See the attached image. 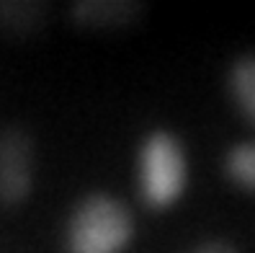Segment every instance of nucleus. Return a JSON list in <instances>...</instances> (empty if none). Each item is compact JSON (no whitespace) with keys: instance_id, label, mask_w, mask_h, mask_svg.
Segmentation results:
<instances>
[{"instance_id":"5","label":"nucleus","mask_w":255,"mask_h":253,"mask_svg":"<svg viewBox=\"0 0 255 253\" xmlns=\"http://www.w3.org/2000/svg\"><path fill=\"white\" fill-rule=\"evenodd\" d=\"M230 91L243 114L255 122V54L237 59L230 72Z\"/></svg>"},{"instance_id":"1","label":"nucleus","mask_w":255,"mask_h":253,"mask_svg":"<svg viewBox=\"0 0 255 253\" xmlns=\"http://www.w3.org/2000/svg\"><path fill=\"white\" fill-rule=\"evenodd\" d=\"M131 217L122 202L96 194L72 215L67 248L70 253H122L131 241Z\"/></svg>"},{"instance_id":"2","label":"nucleus","mask_w":255,"mask_h":253,"mask_svg":"<svg viewBox=\"0 0 255 253\" xmlns=\"http://www.w3.org/2000/svg\"><path fill=\"white\" fill-rule=\"evenodd\" d=\"M139 186L147 204L165 210L181 199L186 189V155L170 132H155L139 153Z\"/></svg>"},{"instance_id":"8","label":"nucleus","mask_w":255,"mask_h":253,"mask_svg":"<svg viewBox=\"0 0 255 253\" xmlns=\"http://www.w3.org/2000/svg\"><path fill=\"white\" fill-rule=\"evenodd\" d=\"M196 253H235L232 248H227V246H219V243H214V246H204L201 251H196Z\"/></svg>"},{"instance_id":"7","label":"nucleus","mask_w":255,"mask_h":253,"mask_svg":"<svg viewBox=\"0 0 255 253\" xmlns=\"http://www.w3.org/2000/svg\"><path fill=\"white\" fill-rule=\"evenodd\" d=\"M227 176L235 184L255 191V142H243L227 155Z\"/></svg>"},{"instance_id":"3","label":"nucleus","mask_w":255,"mask_h":253,"mask_svg":"<svg viewBox=\"0 0 255 253\" xmlns=\"http://www.w3.org/2000/svg\"><path fill=\"white\" fill-rule=\"evenodd\" d=\"M34 181V147L26 132H0V204H21Z\"/></svg>"},{"instance_id":"4","label":"nucleus","mask_w":255,"mask_h":253,"mask_svg":"<svg viewBox=\"0 0 255 253\" xmlns=\"http://www.w3.org/2000/svg\"><path fill=\"white\" fill-rule=\"evenodd\" d=\"M142 5L131 0H80L72 5V18L83 28H122L139 16Z\"/></svg>"},{"instance_id":"6","label":"nucleus","mask_w":255,"mask_h":253,"mask_svg":"<svg viewBox=\"0 0 255 253\" xmlns=\"http://www.w3.org/2000/svg\"><path fill=\"white\" fill-rule=\"evenodd\" d=\"M47 5L41 3H0V26L13 31H31L47 18Z\"/></svg>"}]
</instances>
